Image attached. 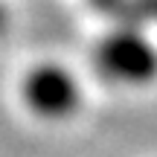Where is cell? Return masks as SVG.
I'll return each mask as SVG.
<instances>
[{
	"label": "cell",
	"mask_w": 157,
	"mask_h": 157,
	"mask_svg": "<svg viewBox=\"0 0 157 157\" xmlns=\"http://www.w3.org/2000/svg\"><path fill=\"white\" fill-rule=\"evenodd\" d=\"M21 96L26 108L41 119H67L82 105L78 82L58 64H41L32 67L23 78Z\"/></svg>",
	"instance_id": "6da1fadb"
},
{
	"label": "cell",
	"mask_w": 157,
	"mask_h": 157,
	"mask_svg": "<svg viewBox=\"0 0 157 157\" xmlns=\"http://www.w3.org/2000/svg\"><path fill=\"white\" fill-rule=\"evenodd\" d=\"M99 73L119 84H146L157 76V52L148 41L134 32L108 38L96 52Z\"/></svg>",
	"instance_id": "7a4b0ae2"
}]
</instances>
